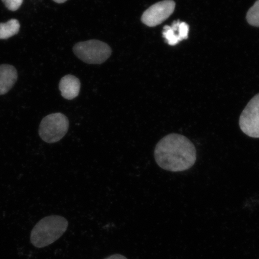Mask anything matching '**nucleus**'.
I'll return each instance as SVG.
<instances>
[{
    "label": "nucleus",
    "instance_id": "1",
    "mask_svg": "<svg viewBox=\"0 0 259 259\" xmlns=\"http://www.w3.org/2000/svg\"><path fill=\"white\" fill-rule=\"evenodd\" d=\"M155 161L162 169L174 172L190 169L196 161V150L190 139L171 134L158 142L154 151Z\"/></svg>",
    "mask_w": 259,
    "mask_h": 259
},
{
    "label": "nucleus",
    "instance_id": "2",
    "mask_svg": "<svg viewBox=\"0 0 259 259\" xmlns=\"http://www.w3.org/2000/svg\"><path fill=\"white\" fill-rule=\"evenodd\" d=\"M68 225L67 220L60 215H50L42 219L32 230L31 244L37 248L47 247L66 232Z\"/></svg>",
    "mask_w": 259,
    "mask_h": 259
},
{
    "label": "nucleus",
    "instance_id": "3",
    "mask_svg": "<svg viewBox=\"0 0 259 259\" xmlns=\"http://www.w3.org/2000/svg\"><path fill=\"white\" fill-rule=\"evenodd\" d=\"M69 127V121L61 113H54L42 119L38 134L44 142L48 144L56 143L66 135Z\"/></svg>",
    "mask_w": 259,
    "mask_h": 259
},
{
    "label": "nucleus",
    "instance_id": "4",
    "mask_svg": "<svg viewBox=\"0 0 259 259\" xmlns=\"http://www.w3.org/2000/svg\"><path fill=\"white\" fill-rule=\"evenodd\" d=\"M74 54L87 64H100L111 56L112 50L104 42L91 40L79 42L73 47Z\"/></svg>",
    "mask_w": 259,
    "mask_h": 259
},
{
    "label": "nucleus",
    "instance_id": "5",
    "mask_svg": "<svg viewBox=\"0 0 259 259\" xmlns=\"http://www.w3.org/2000/svg\"><path fill=\"white\" fill-rule=\"evenodd\" d=\"M239 124L245 135L259 138V94L246 106L239 117Z\"/></svg>",
    "mask_w": 259,
    "mask_h": 259
},
{
    "label": "nucleus",
    "instance_id": "6",
    "mask_svg": "<svg viewBox=\"0 0 259 259\" xmlns=\"http://www.w3.org/2000/svg\"><path fill=\"white\" fill-rule=\"evenodd\" d=\"M176 6L173 0H164L155 3L144 12L141 17L142 23L150 27H156L170 17Z\"/></svg>",
    "mask_w": 259,
    "mask_h": 259
},
{
    "label": "nucleus",
    "instance_id": "7",
    "mask_svg": "<svg viewBox=\"0 0 259 259\" xmlns=\"http://www.w3.org/2000/svg\"><path fill=\"white\" fill-rule=\"evenodd\" d=\"M18 79L17 70L9 64L0 65V95H6Z\"/></svg>",
    "mask_w": 259,
    "mask_h": 259
},
{
    "label": "nucleus",
    "instance_id": "8",
    "mask_svg": "<svg viewBox=\"0 0 259 259\" xmlns=\"http://www.w3.org/2000/svg\"><path fill=\"white\" fill-rule=\"evenodd\" d=\"M59 89L61 96L65 99L71 100L75 99L80 92V80L76 77L68 74L61 79Z\"/></svg>",
    "mask_w": 259,
    "mask_h": 259
},
{
    "label": "nucleus",
    "instance_id": "9",
    "mask_svg": "<svg viewBox=\"0 0 259 259\" xmlns=\"http://www.w3.org/2000/svg\"><path fill=\"white\" fill-rule=\"evenodd\" d=\"M20 24L17 19H12L6 23H0V39H8L18 33Z\"/></svg>",
    "mask_w": 259,
    "mask_h": 259
},
{
    "label": "nucleus",
    "instance_id": "10",
    "mask_svg": "<svg viewBox=\"0 0 259 259\" xmlns=\"http://www.w3.org/2000/svg\"><path fill=\"white\" fill-rule=\"evenodd\" d=\"M246 19L249 24L259 27V0L255 2L254 5L249 9Z\"/></svg>",
    "mask_w": 259,
    "mask_h": 259
},
{
    "label": "nucleus",
    "instance_id": "11",
    "mask_svg": "<svg viewBox=\"0 0 259 259\" xmlns=\"http://www.w3.org/2000/svg\"><path fill=\"white\" fill-rule=\"evenodd\" d=\"M163 37L170 46H175L181 41L178 35L176 33L170 26L166 25L163 28Z\"/></svg>",
    "mask_w": 259,
    "mask_h": 259
},
{
    "label": "nucleus",
    "instance_id": "12",
    "mask_svg": "<svg viewBox=\"0 0 259 259\" xmlns=\"http://www.w3.org/2000/svg\"><path fill=\"white\" fill-rule=\"evenodd\" d=\"M10 11H16L20 8L24 0H2Z\"/></svg>",
    "mask_w": 259,
    "mask_h": 259
},
{
    "label": "nucleus",
    "instance_id": "13",
    "mask_svg": "<svg viewBox=\"0 0 259 259\" xmlns=\"http://www.w3.org/2000/svg\"><path fill=\"white\" fill-rule=\"evenodd\" d=\"M189 26L186 22H180L178 28V34L181 41L187 39L189 37Z\"/></svg>",
    "mask_w": 259,
    "mask_h": 259
},
{
    "label": "nucleus",
    "instance_id": "14",
    "mask_svg": "<svg viewBox=\"0 0 259 259\" xmlns=\"http://www.w3.org/2000/svg\"><path fill=\"white\" fill-rule=\"evenodd\" d=\"M105 259H127L124 255L121 254H113L112 255H110V256L105 258Z\"/></svg>",
    "mask_w": 259,
    "mask_h": 259
},
{
    "label": "nucleus",
    "instance_id": "15",
    "mask_svg": "<svg viewBox=\"0 0 259 259\" xmlns=\"http://www.w3.org/2000/svg\"><path fill=\"white\" fill-rule=\"evenodd\" d=\"M54 2L58 3V4H61L67 1V0H53Z\"/></svg>",
    "mask_w": 259,
    "mask_h": 259
}]
</instances>
